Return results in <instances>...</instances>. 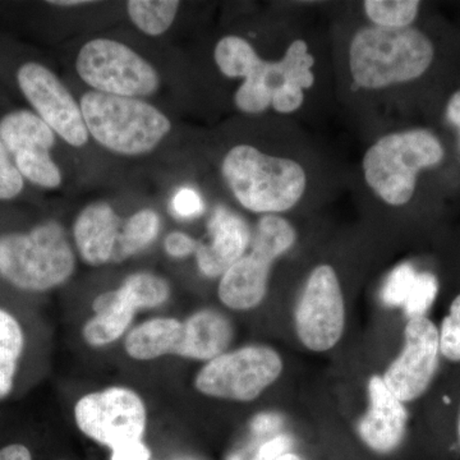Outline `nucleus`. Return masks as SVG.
<instances>
[{"label": "nucleus", "mask_w": 460, "mask_h": 460, "mask_svg": "<svg viewBox=\"0 0 460 460\" xmlns=\"http://www.w3.org/2000/svg\"><path fill=\"white\" fill-rule=\"evenodd\" d=\"M296 337L307 349L326 352L339 343L345 328L343 290L330 265L314 268L296 307Z\"/></svg>", "instance_id": "10"}, {"label": "nucleus", "mask_w": 460, "mask_h": 460, "mask_svg": "<svg viewBox=\"0 0 460 460\" xmlns=\"http://www.w3.org/2000/svg\"><path fill=\"white\" fill-rule=\"evenodd\" d=\"M25 338L20 323L7 311L0 310V401L11 394Z\"/></svg>", "instance_id": "21"}, {"label": "nucleus", "mask_w": 460, "mask_h": 460, "mask_svg": "<svg viewBox=\"0 0 460 460\" xmlns=\"http://www.w3.org/2000/svg\"><path fill=\"white\" fill-rule=\"evenodd\" d=\"M259 54L239 36H226L215 47L214 58L220 72L229 78L246 77Z\"/></svg>", "instance_id": "26"}, {"label": "nucleus", "mask_w": 460, "mask_h": 460, "mask_svg": "<svg viewBox=\"0 0 460 460\" xmlns=\"http://www.w3.org/2000/svg\"><path fill=\"white\" fill-rule=\"evenodd\" d=\"M447 136L431 127H411L378 138L362 160L366 183L393 208H405L423 195L426 177L460 175Z\"/></svg>", "instance_id": "1"}, {"label": "nucleus", "mask_w": 460, "mask_h": 460, "mask_svg": "<svg viewBox=\"0 0 460 460\" xmlns=\"http://www.w3.org/2000/svg\"><path fill=\"white\" fill-rule=\"evenodd\" d=\"M423 4L419 0H367L363 3L372 25L383 29H405L420 20Z\"/></svg>", "instance_id": "23"}, {"label": "nucleus", "mask_w": 460, "mask_h": 460, "mask_svg": "<svg viewBox=\"0 0 460 460\" xmlns=\"http://www.w3.org/2000/svg\"><path fill=\"white\" fill-rule=\"evenodd\" d=\"M75 420L83 434L115 452L144 441L147 413L137 393L113 386L83 396L75 404Z\"/></svg>", "instance_id": "8"}, {"label": "nucleus", "mask_w": 460, "mask_h": 460, "mask_svg": "<svg viewBox=\"0 0 460 460\" xmlns=\"http://www.w3.org/2000/svg\"><path fill=\"white\" fill-rule=\"evenodd\" d=\"M292 447V438L288 435L272 436L259 445H251L244 449L230 454L226 460H277L287 454Z\"/></svg>", "instance_id": "30"}, {"label": "nucleus", "mask_w": 460, "mask_h": 460, "mask_svg": "<svg viewBox=\"0 0 460 460\" xmlns=\"http://www.w3.org/2000/svg\"><path fill=\"white\" fill-rule=\"evenodd\" d=\"M80 108L91 136L123 155L154 150L172 128L162 111L137 99L90 91L81 99Z\"/></svg>", "instance_id": "4"}, {"label": "nucleus", "mask_w": 460, "mask_h": 460, "mask_svg": "<svg viewBox=\"0 0 460 460\" xmlns=\"http://www.w3.org/2000/svg\"><path fill=\"white\" fill-rule=\"evenodd\" d=\"M78 75L98 93L136 98L155 93L159 75L131 48L109 39L84 44L75 62Z\"/></svg>", "instance_id": "9"}, {"label": "nucleus", "mask_w": 460, "mask_h": 460, "mask_svg": "<svg viewBox=\"0 0 460 460\" xmlns=\"http://www.w3.org/2000/svg\"><path fill=\"white\" fill-rule=\"evenodd\" d=\"M456 443H458V447L460 450V411L458 416V422H456Z\"/></svg>", "instance_id": "41"}, {"label": "nucleus", "mask_w": 460, "mask_h": 460, "mask_svg": "<svg viewBox=\"0 0 460 460\" xmlns=\"http://www.w3.org/2000/svg\"><path fill=\"white\" fill-rule=\"evenodd\" d=\"M441 357L460 363V293L450 304L449 311L438 329Z\"/></svg>", "instance_id": "29"}, {"label": "nucleus", "mask_w": 460, "mask_h": 460, "mask_svg": "<svg viewBox=\"0 0 460 460\" xmlns=\"http://www.w3.org/2000/svg\"><path fill=\"white\" fill-rule=\"evenodd\" d=\"M17 80L27 100L54 132L72 146L86 145L89 131L83 111L53 72L39 63H27L18 71Z\"/></svg>", "instance_id": "14"}, {"label": "nucleus", "mask_w": 460, "mask_h": 460, "mask_svg": "<svg viewBox=\"0 0 460 460\" xmlns=\"http://www.w3.org/2000/svg\"><path fill=\"white\" fill-rule=\"evenodd\" d=\"M119 217L105 202L87 206L78 215L74 235L78 252L87 265L102 266L113 261L120 234Z\"/></svg>", "instance_id": "17"}, {"label": "nucleus", "mask_w": 460, "mask_h": 460, "mask_svg": "<svg viewBox=\"0 0 460 460\" xmlns=\"http://www.w3.org/2000/svg\"><path fill=\"white\" fill-rule=\"evenodd\" d=\"M164 247L169 256L183 259L196 252L198 242L186 233L172 232L165 238Z\"/></svg>", "instance_id": "35"}, {"label": "nucleus", "mask_w": 460, "mask_h": 460, "mask_svg": "<svg viewBox=\"0 0 460 460\" xmlns=\"http://www.w3.org/2000/svg\"><path fill=\"white\" fill-rule=\"evenodd\" d=\"M172 208L181 219H192L204 213L205 205L198 190L181 189L172 198Z\"/></svg>", "instance_id": "33"}, {"label": "nucleus", "mask_w": 460, "mask_h": 460, "mask_svg": "<svg viewBox=\"0 0 460 460\" xmlns=\"http://www.w3.org/2000/svg\"><path fill=\"white\" fill-rule=\"evenodd\" d=\"M295 226L279 215H265L257 224L248 253L238 260L220 279L219 295L224 305L248 311L261 305L268 292L271 266L295 246Z\"/></svg>", "instance_id": "6"}, {"label": "nucleus", "mask_w": 460, "mask_h": 460, "mask_svg": "<svg viewBox=\"0 0 460 460\" xmlns=\"http://www.w3.org/2000/svg\"><path fill=\"white\" fill-rule=\"evenodd\" d=\"M305 102V90L293 84H284L272 96L271 107L280 114L295 113Z\"/></svg>", "instance_id": "34"}, {"label": "nucleus", "mask_w": 460, "mask_h": 460, "mask_svg": "<svg viewBox=\"0 0 460 460\" xmlns=\"http://www.w3.org/2000/svg\"><path fill=\"white\" fill-rule=\"evenodd\" d=\"M441 119L445 128L453 135L452 146L460 164V83H456L454 89L445 93Z\"/></svg>", "instance_id": "31"}, {"label": "nucleus", "mask_w": 460, "mask_h": 460, "mask_svg": "<svg viewBox=\"0 0 460 460\" xmlns=\"http://www.w3.org/2000/svg\"><path fill=\"white\" fill-rule=\"evenodd\" d=\"M222 172L239 204L257 214L292 210L307 189V174L298 162L250 145L233 147L224 157Z\"/></svg>", "instance_id": "3"}, {"label": "nucleus", "mask_w": 460, "mask_h": 460, "mask_svg": "<svg viewBox=\"0 0 460 460\" xmlns=\"http://www.w3.org/2000/svg\"><path fill=\"white\" fill-rule=\"evenodd\" d=\"M252 237L247 223L229 208H215L208 224V241L198 242L196 260L208 278L223 277L246 253Z\"/></svg>", "instance_id": "16"}, {"label": "nucleus", "mask_w": 460, "mask_h": 460, "mask_svg": "<svg viewBox=\"0 0 460 460\" xmlns=\"http://www.w3.org/2000/svg\"><path fill=\"white\" fill-rule=\"evenodd\" d=\"M0 460H32V456L25 445L12 444L0 449Z\"/></svg>", "instance_id": "38"}, {"label": "nucleus", "mask_w": 460, "mask_h": 460, "mask_svg": "<svg viewBox=\"0 0 460 460\" xmlns=\"http://www.w3.org/2000/svg\"><path fill=\"white\" fill-rule=\"evenodd\" d=\"M438 290H440V283L434 272H419L410 296L402 305V310H404L408 320L426 317L438 298Z\"/></svg>", "instance_id": "27"}, {"label": "nucleus", "mask_w": 460, "mask_h": 460, "mask_svg": "<svg viewBox=\"0 0 460 460\" xmlns=\"http://www.w3.org/2000/svg\"><path fill=\"white\" fill-rule=\"evenodd\" d=\"M283 425V419L279 414L275 413H261L257 414L251 423V429L257 438L275 434Z\"/></svg>", "instance_id": "36"}, {"label": "nucleus", "mask_w": 460, "mask_h": 460, "mask_svg": "<svg viewBox=\"0 0 460 460\" xmlns=\"http://www.w3.org/2000/svg\"><path fill=\"white\" fill-rule=\"evenodd\" d=\"M22 189V175L16 166L9 162L7 148L0 140V199L16 198Z\"/></svg>", "instance_id": "32"}, {"label": "nucleus", "mask_w": 460, "mask_h": 460, "mask_svg": "<svg viewBox=\"0 0 460 460\" xmlns=\"http://www.w3.org/2000/svg\"><path fill=\"white\" fill-rule=\"evenodd\" d=\"M50 4L62 5V7H74V5L89 4L90 2L84 0H59V2H49Z\"/></svg>", "instance_id": "39"}, {"label": "nucleus", "mask_w": 460, "mask_h": 460, "mask_svg": "<svg viewBox=\"0 0 460 460\" xmlns=\"http://www.w3.org/2000/svg\"><path fill=\"white\" fill-rule=\"evenodd\" d=\"M277 460H302V459L299 458L298 456H296V454L287 453V454H284V456H281L280 458H278Z\"/></svg>", "instance_id": "40"}, {"label": "nucleus", "mask_w": 460, "mask_h": 460, "mask_svg": "<svg viewBox=\"0 0 460 460\" xmlns=\"http://www.w3.org/2000/svg\"><path fill=\"white\" fill-rule=\"evenodd\" d=\"M75 257L65 229L47 222L31 232L0 237V275L14 287L44 292L71 278Z\"/></svg>", "instance_id": "5"}, {"label": "nucleus", "mask_w": 460, "mask_h": 460, "mask_svg": "<svg viewBox=\"0 0 460 460\" xmlns=\"http://www.w3.org/2000/svg\"><path fill=\"white\" fill-rule=\"evenodd\" d=\"M314 58L308 51L307 42L301 39L293 41L278 62H266L257 57L235 93V105L243 113L260 114L271 107L272 96L284 84L311 89L314 84Z\"/></svg>", "instance_id": "12"}, {"label": "nucleus", "mask_w": 460, "mask_h": 460, "mask_svg": "<svg viewBox=\"0 0 460 460\" xmlns=\"http://www.w3.org/2000/svg\"><path fill=\"white\" fill-rule=\"evenodd\" d=\"M183 338V321L157 317L132 329L127 335L124 348L136 361H153L168 354L178 356Z\"/></svg>", "instance_id": "20"}, {"label": "nucleus", "mask_w": 460, "mask_h": 460, "mask_svg": "<svg viewBox=\"0 0 460 460\" xmlns=\"http://www.w3.org/2000/svg\"><path fill=\"white\" fill-rule=\"evenodd\" d=\"M440 357L438 328L434 321L428 316L408 320L402 352L386 368L384 383L399 401H416L431 386Z\"/></svg>", "instance_id": "11"}, {"label": "nucleus", "mask_w": 460, "mask_h": 460, "mask_svg": "<svg viewBox=\"0 0 460 460\" xmlns=\"http://www.w3.org/2000/svg\"><path fill=\"white\" fill-rule=\"evenodd\" d=\"M408 411L404 402L375 375L368 381V408L357 425L366 447L378 454H389L401 447L407 434Z\"/></svg>", "instance_id": "15"}, {"label": "nucleus", "mask_w": 460, "mask_h": 460, "mask_svg": "<svg viewBox=\"0 0 460 460\" xmlns=\"http://www.w3.org/2000/svg\"><path fill=\"white\" fill-rule=\"evenodd\" d=\"M93 310L95 316L91 317L83 329L84 341L91 347H105L117 341L137 314L120 288L96 296Z\"/></svg>", "instance_id": "19"}, {"label": "nucleus", "mask_w": 460, "mask_h": 460, "mask_svg": "<svg viewBox=\"0 0 460 460\" xmlns=\"http://www.w3.org/2000/svg\"><path fill=\"white\" fill-rule=\"evenodd\" d=\"M150 458V449L144 441H141V443L129 445V447L111 452V460H148Z\"/></svg>", "instance_id": "37"}, {"label": "nucleus", "mask_w": 460, "mask_h": 460, "mask_svg": "<svg viewBox=\"0 0 460 460\" xmlns=\"http://www.w3.org/2000/svg\"><path fill=\"white\" fill-rule=\"evenodd\" d=\"M417 275L419 271L411 262H402L396 266L394 270L390 272L381 289L383 304L387 307H402L410 296Z\"/></svg>", "instance_id": "28"}, {"label": "nucleus", "mask_w": 460, "mask_h": 460, "mask_svg": "<svg viewBox=\"0 0 460 460\" xmlns=\"http://www.w3.org/2000/svg\"><path fill=\"white\" fill-rule=\"evenodd\" d=\"M447 53L443 39L425 27L368 26L350 41L349 72L353 83L365 90L414 84L447 72Z\"/></svg>", "instance_id": "2"}, {"label": "nucleus", "mask_w": 460, "mask_h": 460, "mask_svg": "<svg viewBox=\"0 0 460 460\" xmlns=\"http://www.w3.org/2000/svg\"><path fill=\"white\" fill-rule=\"evenodd\" d=\"M0 140L14 156L22 177L45 189H56L62 183V175L49 154L56 136L40 117L27 111L5 115L0 123Z\"/></svg>", "instance_id": "13"}, {"label": "nucleus", "mask_w": 460, "mask_h": 460, "mask_svg": "<svg viewBox=\"0 0 460 460\" xmlns=\"http://www.w3.org/2000/svg\"><path fill=\"white\" fill-rule=\"evenodd\" d=\"M159 229L160 219L155 211L141 210L133 215L120 230L111 262H122L127 257L140 252L155 241Z\"/></svg>", "instance_id": "22"}, {"label": "nucleus", "mask_w": 460, "mask_h": 460, "mask_svg": "<svg viewBox=\"0 0 460 460\" xmlns=\"http://www.w3.org/2000/svg\"><path fill=\"white\" fill-rule=\"evenodd\" d=\"M180 8L175 0H131L127 3L129 18L142 32L159 36L172 26Z\"/></svg>", "instance_id": "24"}, {"label": "nucleus", "mask_w": 460, "mask_h": 460, "mask_svg": "<svg viewBox=\"0 0 460 460\" xmlns=\"http://www.w3.org/2000/svg\"><path fill=\"white\" fill-rule=\"evenodd\" d=\"M283 359L265 345H248L206 363L195 378L198 392L210 398L252 402L279 378Z\"/></svg>", "instance_id": "7"}, {"label": "nucleus", "mask_w": 460, "mask_h": 460, "mask_svg": "<svg viewBox=\"0 0 460 460\" xmlns=\"http://www.w3.org/2000/svg\"><path fill=\"white\" fill-rule=\"evenodd\" d=\"M183 323V344L178 357L208 362L228 349L233 339L232 323L217 311H199Z\"/></svg>", "instance_id": "18"}, {"label": "nucleus", "mask_w": 460, "mask_h": 460, "mask_svg": "<svg viewBox=\"0 0 460 460\" xmlns=\"http://www.w3.org/2000/svg\"><path fill=\"white\" fill-rule=\"evenodd\" d=\"M120 289L137 311L159 307L171 296L168 281L148 272H137L127 278Z\"/></svg>", "instance_id": "25"}]
</instances>
